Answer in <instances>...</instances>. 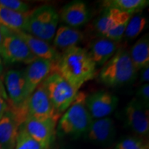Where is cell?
I'll return each instance as SVG.
<instances>
[{"label": "cell", "mask_w": 149, "mask_h": 149, "mask_svg": "<svg viewBox=\"0 0 149 149\" xmlns=\"http://www.w3.org/2000/svg\"><path fill=\"white\" fill-rule=\"evenodd\" d=\"M59 17L66 26L76 29L88 23L91 18V13L85 2L74 0L61 9Z\"/></svg>", "instance_id": "cell-13"}, {"label": "cell", "mask_w": 149, "mask_h": 149, "mask_svg": "<svg viewBox=\"0 0 149 149\" xmlns=\"http://www.w3.org/2000/svg\"><path fill=\"white\" fill-rule=\"evenodd\" d=\"M137 72L129 52L120 47L102 67L98 80L108 87L118 88L133 83L137 79Z\"/></svg>", "instance_id": "cell-2"}, {"label": "cell", "mask_w": 149, "mask_h": 149, "mask_svg": "<svg viewBox=\"0 0 149 149\" xmlns=\"http://www.w3.org/2000/svg\"><path fill=\"white\" fill-rule=\"evenodd\" d=\"M53 65L51 61L40 58L28 65L24 71L28 97L51 73Z\"/></svg>", "instance_id": "cell-14"}, {"label": "cell", "mask_w": 149, "mask_h": 149, "mask_svg": "<svg viewBox=\"0 0 149 149\" xmlns=\"http://www.w3.org/2000/svg\"><path fill=\"white\" fill-rule=\"evenodd\" d=\"M51 72L60 74L78 91L84 84L95 77L96 66L87 50L75 46L61 54L57 62L53 65Z\"/></svg>", "instance_id": "cell-1"}, {"label": "cell", "mask_w": 149, "mask_h": 149, "mask_svg": "<svg viewBox=\"0 0 149 149\" xmlns=\"http://www.w3.org/2000/svg\"><path fill=\"white\" fill-rule=\"evenodd\" d=\"M1 31L3 42L0 56L6 64L24 63L29 65L37 59L16 32L3 27H1Z\"/></svg>", "instance_id": "cell-7"}, {"label": "cell", "mask_w": 149, "mask_h": 149, "mask_svg": "<svg viewBox=\"0 0 149 149\" xmlns=\"http://www.w3.org/2000/svg\"><path fill=\"white\" fill-rule=\"evenodd\" d=\"M43 84L56 112L61 117L74 101L78 91L57 72H51Z\"/></svg>", "instance_id": "cell-6"}, {"label": "cell", "mask_w": 149, "mask_h": 149, "mask_svg": "<svg viewBox=\"0 0 149 149\" xmlns=\"http://www.w3.org/2000/svg\"><path fill=\"white\" fill-rule=\"evenodd\" d=\"M129 55L133 66L139 71L149 66V36L145 34L132 46Z\"/></svg>", "instance_id": "cell-21"}, {"label": "cell", "mask_w": 149, "mask_h": 149, "mask_svg": "<svg viewBox=\"0 0 149 149\" xmlns=\"http://www.w3.org/2000/svg\"><path fill=\"white\" fill-rule=\"evenodd\" d=\"M132 15L115 8L104 9L103 13L95 22V29L101 37L111 30L128 23Z\"/></svg>", "instance_id": "cell-17"}, {"label": "cell", "mask_w": 149, "mask_h": 149, "mask_svg": "<svg viewBox=\"0 0 149 149\" xmlns=\"http://www.w3.org/2000/svg\"><path fill=\"white\" fill-rule=\"evenodd\" d=\"M19 124L8 109L0 119V146L1 149H15L19 132Z\"/></svg>", "instance_id": "cell-18"}, {"label": "cell", "mask_w": 149, "mask_h": 149, "mask_svg": "<svg viewBox=\"0 0 149 149\" xmlns=\"http://www.w3.org/2000/svg\"><path fill=\"white\" fill-rule=\"evenodd\" d=\"M135 98L144 107L149 109V84H144L139 87L136 93Z\"/></svg>", "instance_id": "cell-27"}, {"label": "cell", "mask_w": 149, "mask_h": 149, "mask_svg": "<svg viewBox=\"0 0 149 149\" xmlns=\"http://www.w3.org/2000/svg\"><path fill=\"white\" fill-rule=\"evenodd\" d=\"M139 74V82L142 84H147L149 81V66L141 68Z\"/></svg>", "instance_id": "cell-29"}, {"label": "cell", "mask_w": 149, "mask_h": 149, "mask_svg": "<svg viewBox=\"0 0 149 149\" xmlns=\"http://www.w3.org/2000/svg\"><path fill=\"white\" fill-rule=\"evenodd\" d=\"M14 113L22 122L29 117L37 120L55 119L57 121L60 118L48 97L43 82L20 107L14 108Z\"/></svg>", "instance_id": "cell-4"}, {"label": "cell", "mask_w": 149, "mask_h": 149, "mask_svg": "<svg viewBox=\"0 0 149 149\" xmlns=\"http://www.w3.org/2000/svg\"><path fill=\"white\" fill-rule=\"evenodd\" d=\"M3 81L11 107H20L28 98L24 70H8L4 74Z\"/></svg>", "instance_id": "cell-12"}, {"label": "cell", "mask_w": 149, "mask_h": 149, "mask_svg": "<svg viewBox=\"0 0 149 149\" xmlns=\"http://www.w3.org/2000/svg\"><path fill=\"white\" fill-rule=\"evenodd\" d=\"M148 109L135 97L130 100L124 108V115L126 125L139 137L148 135Z\"/></svg>", "instance_id": "cell-8"}, {"label": "cell", "mask_w": 149, "mask_h": 149, "mask_svg": "<svg viewBox=\"0 0 149 149\" xmlns=\"http://www.w3.org/2000/svg\"><path fill=\"white\" fill-rule=\"evenodd\" d=\"M8 98L4 87L0 81V119L8 109Z\"/></svg>", "instance_id": "cell-28"}, {"label": "cell", "mask_w": 149, "mask_h": 149, "mask_svg": "<svg viewBox=\"0 0 149 149\" xmlns=\"http://www.w3.org/2000/svg\"><path fill=\"white\" fill-rule=\"evenodd\" d=\"M86 95L77 93L74 101L59 119L56 133L59 136L77 138L85 135L93 118L86 106Z\"/></svg>", "instance_id": "cell-3"}, {"label": "cell", "mask_w": 149, "mask_h": 149, "mask_svg": "<svg viewBox=\"0 0 149 149\" xmlns=\"http://www.w3.org/2000/svg\"><path fill=\"white\" fill-rule=\"evenodd\" d=\"M120 48V42L100 37L91 43L87 52L96 67L102 66L115 55Z\"/></svg>", "instance_id": "cell-16"}, {"label": "cell", "mask_w": 149, "mask_h": 149, "mask_svg": "<svg viewBox=\"0 0 149 149\" xmlns=\"http://www.w3.org/2000/svg\"><path fill=\"white\" fill-rule=\"evenodd\" d=\"M2 42H3V35L2 31H1V27L0 26V55L1 52V47H2Z\"/></svg>", "instance_id": "cell-30"}, {"label": "cell", "mask_w": 149, "mask_h": 149, "mask_svg": "<svg viewBox=\"0 0 149 149\" xmlns=\"http://www.w3.org/2000/svg\"><path fill=\"white\" fill-rule=\"evenodd\" d=\"M84 38V33L78 29L61 25L57 28L53 40L54 48L65 51L68 48L77 46Z\"/></svg>", "instance_id": "cell-19"}, {"label": "cell", "mask_w": 149, "mask_h": 149, "mask_svg": "<svg viewBox=\"0 0 149 149\" xmlns=\"http://www.w3.org/2000/svg\"><path fill=\"white\" fill-rule=\"evenodd\" d=\"M115 149H149L148 143L143 137H128L117 143Z\"/></svg>", "instance_id": "cell-25"}, {"label": "cell", "mask_w": 149, "mask_h": 149, "mask_svg": "<svg viewBox=\"0 0 149 149\" xmlns=\"http://www.w3.org/2000/svg\"><path fill=\"white\" fill-rule=\"evenodd\" d=\"M0 149H1V146H0Z\"/></svg>", "instance_id": "cell-33"}, {"label": "cell", "mask_w": 149, "mask_h": 149, "mask_svg": "<svg viewBox=\"0 0 149 149\" xmlns=\"http://www.w3.org/2000/svg\"><path fill=\"white\" fill-rule=\"evenodd\" d=\"M59 14L52 6L43 5L30 10L24 32L51 43L58 28Z\"/></svg>", "instance_id": "cell-5"}, {"label": "cell", "mask_w": 149, "mask_h": 149, "mask_svg": "<svg viewBox=\"0 0 149 149\" xmlns=\"http://www.w3.org/2000/svg\"><path fill=\"white\" fill-rule=\"evenodd\" d=\"M61 149H74L72 148H69V147H62Z\"/></svg>", "instance_id": "cell-32"}, {"label": "cell", "mask_w": 149, "mask_h": 149, "mask_svg": "<svg viewBox=\"0 0 149 149\" xmlns=\"http://www.w3.org/2000/svg\"><path fill=\"white\" fill-rule=\"evenodd\" d=\"M148 4V0H107L102 1L104 9L115 8L131 15L140 12Z\"/></svg>", "instance_id": "cell-22"}, {"label": "cell", "mask_w": 149, "mask_h": 149, "mask_svg": "<svg viewBox=\"0 0 149 149\" xmlns=\"http://www.w3.org/2000/svg\"><path fill=\"white\" fill-rule=\"evenodd\" d=\"M16 33L25 42L29 49L37 58L48 60L53 64H56L60 58L61 54L49 43L24 31Z\"/></svg>", "instance_id": "cell-15"}, {"label": "cell", "mask_w": 149, "mask_h": 149, "mask_svg": "<svg viewBox=\"0 0 149 149\" xmlns=\"http://www.w3.org/2000/svg\"><path fill=\"white\" fill-rule=\"evenodd\" d=\"M57 120L55 119H37L29 117L22 126L30 136L48 149L55 139Z\"/></svg>", "instance_id": "cell-10"}, {"label": "cell", "mask_w": 149, "mask_h": 149, "mask_svg": "<svg viewBox=\"0 0 149 149\" xmlns=\"http://www.w3.org/2000/svg\"><path fill=\"white\" fill-rule=\"evenodd\" d=\"M15 149H48L30 136L22 126L19 127Z\"/></svg>", "instance_id": "cell-24"}, {"label": "cell", "mask_w": 149, "mask_h": 149, "mask_svg": "<svg viewBox=\"0 0 149 149\" xmlns=\"http://www.w3.org/2000/svg\"><path fill=\"white\" fill-rule=\"evenodd\" d=\"M148 25V19L141 14L132 15L126 25L124 37L126 40H134L141 34Z\"/></svg>", "instance_id": "cell-23"}, {"label": "cell", "mask_w": 149, "mask_h": 149, "mask_svg": "<svg viewBox=\"0 0 149 149\" xmlns=\"http://www.w3.org/2000/svg\"><path fill=\"white\" fill-rule=\"evenodd\" d=\"M119 99L113 93L99 91L86 97V106L93 120L107 117L115 111Z\"/></svg>", "instance_id": "cell-9"}, {"label": "cell", "mask_w": 149, "mask_h": 149, "mask_svg": "<svg viewBox=\"0 0 149 149\" xmlns=\"http://www.w3.org/2000/svg\"><path fill=\"white\" fill-rule=\"evenodd\" d=\"M0 6L22 13L30 11L29 4L20 0H0Z\"/></svg>", "instance_id": "cell-26"}, {"label": "cell", "mask_w": 149, "mask_h": 149, "mask_svg": "<svg viewBox=\"0 0 149 149\" xmlns=\"http://www.w3.org/2000/svg\"><path fill=\"white\" fill-rule=\"evenodd\" d=\"M93 144L101 147H109L116 137L115 122L111 117L93 120L86 135Z\"/></svg>", "instance_id": "cell-11"}, {"label": "cell", "mask_w": 149, "mask_h": 149, "mask_svg": "<svg viewBox=\"0 0 149 149\" xmlns=\"http://www.w3.org/2000/svg\"><path fill=\"white\" fill-rule=\"evenodd\" d=\"M29 13H22L0 6V26L14 32L24 31Z\"/></svg>", "instance_id": "cell-20"}, {"label": "cell", "mask_w": 149, "mask_h": 149, "mask_svg": "<svg viewBox=\"0 0 149 149\" xmlns=\"http://www.w3.org/2000/svg\"><path fill=\"white\" fill-rule=\"evenodd\" d=\"M3 60L2 59H1V56H0V74L3 71Z\"/></svg>", "instance_id": "cell-31"}]
</instances>
